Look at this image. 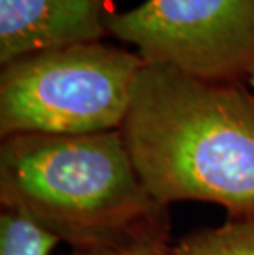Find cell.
Masks as SVG:
<instances>
[{
	"label": "cell",
	"mask_w": 254,
	"mask_h": 255,
	"mask_svg": "<svg viewBox=\"0 0 254 255\" xmlns=\"http://www.w3.org/2000/svg\"><path fill=\"white\" fill-rule=\"evenodd\" d=\"M119 132L155 203L197 201L254 219V96L243 83L144 64Z\"/></svg>",
	"instance_id": "obj_1"
},
{
	"label": "cell",
	"mask_w": 254,
	"mask_h": 255,
	"mask_svg": "<svg viewBox=\"0 0 254 255\" xmlns=\"http://www.w3.org/2000/svg\"><path fill=\"white\" fill-rule=\"evenodd\" d=\"M0 208L68 247L107 242L157 209L119 130L0 138Z\"/></svg>",
	"instance_id": "obj_2"
},
{
	"label": "cell",
	"mask_w": 254,
	"mask_h": 255,
	"mask_svg": "<svg viewBox=\"0 0 254 255\" xmlns=\"http://www.w3.org/2000/svg\"><path fill=\"white\" fill-rule=\"evenodd\" d=\"M101 41L21 56L0 69V138L119 130L144 66Z\"/></svg>",
	"instance_id": "obj_3"
},
{
	"label": "cell",
	"mask_w": 254,
	"mask_h": 255,
	"mask_svg": "<svg viewBox=\"0 0 254 255\" xmlns=\"http://www.w3.org/2000/svg\"><path fill=\"white\" fill-rule=\"evenodd\" d=\"M109 35L136 46L145 64L243 83L254 69V0H145L116 13Z\"/></svg>",
	"instance_id": "obj_4"
},
{
	"label": "cell",
	"mask_w": 254,
	"mask_h": 255,
	"mask_svg": "<svg viewBox=\"0 0 254 255\" xmlns=\"http://www.w3.org/2000/svg\"><path fill=\"white\" fill-rule=\"evenodd\" d=\"M116 13L114 0H0V64L101 41Z\"/></svg>",
	"instance_id": "obj_5"
},
{
	"label": "cell",
	"mask_w": 254,
	"mask_h": 255,
	"mask_svg": "<svg viewBox=\"0 0 254 255\" xmlns=\"http://www.w3.org/2000/svg\"><path fill=\"white\" fill-rule=\"evenodd\" d=\"M170 211L157 209L126 234L107 242L83 247H69L61 255H174Z\"/></svg>",
	"instance_id": "obj_6"
},
{
	"label": "cell",
	"mask_w": 254,
	"mask_h": 255,
	"mask_svg": "<svg viewBox=\"0 0 254 255\" xmlns=\"http://www.w3.org/2000/svg\"><path fill=\"white\" fill-rule=\"evenodd\" d=\"M174 255H254V219L228 218L175 241Z\"/></svg>",
	"instance_id": "obj_7"
},
{
	"label": "cell",
	"mask_w": 254,
	"mask_h": 255,
	"mask_svg": "<svg viewBox=\"0 0 254 255\" xmlns=\"http://www.w3.org/2000/svg\"><path fill=\"white\" fill-rule=\"evenodd\" d=\"M61 241L13 211H0V255H53Z\"/></svg>",
	"instance_id": "obj_8"
},
{
	"label": "cell",
	"mask_w": 254,
	"mask_h": 255,
	"mask_svg": "<svg viewBox=\"0 0 254 255\" xmlns=\"http://www.w3.org/2000/svg\"><path fill=\"white\" fill-rule=\"evenodd\" d=\"M246 86L250 88V91L253 92V96H254V69L251 71V74L248 76V79H246Z\"/></svg>",
	"instance_id": "obj_9"
}]
</instances>
